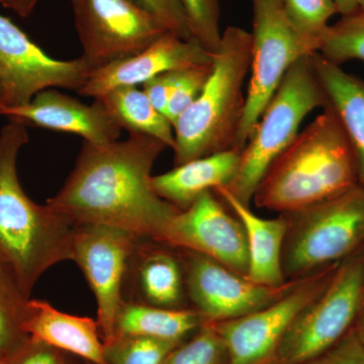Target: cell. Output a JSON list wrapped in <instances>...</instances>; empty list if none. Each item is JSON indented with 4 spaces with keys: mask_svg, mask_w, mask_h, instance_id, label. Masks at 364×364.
<instances>
[{
    "mask_svg": "<svg viewBox=\"0 0 364 364\" xmlns=\"http://www.w3.org/2000/svg\"><path fill=\"white\" fill-rule=\"evenodd\" d=\"M167 146L158 139L130 134L126 141L83 142L63 188L47 205L76 225H105L159 242L176 205L152 186L153 165Z\"/></svg>",
    "mask_w": 364,
    "mask_h": 364,
    "instance_id": "6da1fadb",
    "label": "cell"
},
{
    "mask_svg": "<svg viewBox=\"0 0 364 364\" xmlns=\"http://www.w3.org/2000/svg\"><path fill=\"white\" fill-rule=\"evenodd\" d=\"M28 142L25 124L9 122L0 130V262L31 299L43 273L73 258L77 225L26 195L16 165L18 153Z\"/></svg>",
    "mask_w": 364,
    "mask_h": 364,
    "instance_id": "7a4b0ae2",
    "label": "cell"
},
{
    "mask_svg": "<svg viewBox=\"0 0 364 364\" xmlns=\"http://www.w3.org/2000/svg\"><path fill=\"white\" fill-rule=\"evenodd\" d=\"M350 142L330 104L270 165L256 188V207L289 214L358 186Z\"/></svg>",
    "mask_w": 364,
    "mask_h": 364,
    "instance_id": "3957f363",
    "label": "cell"
},
{
    "mask_svg": "<svg viewBox=\"0 0 364 364\" xmlns=\"http://www.w3.org/2000/svg\"><path fill=\"white\" fill-rule=\"evenodd\" d=\"M251 33L233 26L223 32L207 85L173 124L176 166L235 149L245 109L243 85L251 67Z\"/></svg>",
    "mask_w": 364,
    "mask_h": 364,
    "instance_id": "277c9868",
    "label": "cell"
},
{
    "mask_svg": "<svg viewBox=\"0 0 364 364\" xmlns=\"http://www.w3.org/2000/svg\"><path fill=\"white\" fill-rule=\"evenodd\" d=\"M328 104L313 54L298 60L287 72L263 112L253 135L242 150L236 176L225 188L239 202L250 205L263 176L298 136L304 119Z\"/></svg>",
    "mask_w": 364,
    "mask_h": 364,
    "instance_id": "5b68a950",
    "label": "cell"
},
{
    "mask_svg": "<svg viewBox=\"0 0 364 364\" xmlns=\"http://www.w3.org/2000/svg\"><path fill=\"white\" fill-rule=\"evenodd\" d=\"M287 232L282 252L287 282L304 279L364 249V189L282 214Z\"/></svg>",
    "mask_w": 364,
    "mask_h": 364,
    "instance_id": "8992f818",
    "label": "cell"
},
{
    "mask_svg": "<svg viewBox=\"0 0 364 364\" xmlns=\"http://www.w3.org/2000/svg\"><path fill=\"white\" fill-rule=\"evenodd\" d=\"M364 296V249L341 261L329 284L287 330L277 351L279 364L317 358L353 327Z\"/></svg>",
    "mask_w": 364,
    "mask_h": 364,
    "instance_id": "52a82bcc",
    "label": "cell"
},
{
    "mask_svg": "<svg viewBox=\"0 0 364 364\" xmlns=\"http://www.w3.org/2000/svg\"><path fill=\"white\" fill-rule=\"evenodd\" d=\"M253 11L252 70L235 149H244L275 91L298 60L317 53L299 37L280 0H250Z\"/></svg>",
    "mask_w": 364,
    "mask_h": 364,
    "instance_id": "ba28073f",
    "label": "cell"
},
{
    "mask_svg": "<svg viewBox=\"0 0 364 364\" xmlns=\"http://www.w3.org/2000/svg\"><path fill=\"white\" fill-rule=\"evenodd\" d=\"M82 56L91 71L130 58L168 32L131 0H71Z\"/></svg>",
    "mask_w": 364,
    "mask_h": 364,
    "instance_id": "9c48e42d",
    "label": "cell"
},
{
    "mask_svg": "<svg viewBox=\"0 0 364 364\" xmlns=\"http://www.w3.org/2000/svg\"><path fill=\"white\" fill-rule=\"evenodd\" d=\"M337 264L299 279L279 299L259 310L214 327L224 342L227 364H268L294 321L324 291Z\"/></svg>",
    "mask_w": 364,
    "mask_h": 364,
    "instance_id": "30bf717a",
    "label": "cell"
},
{
    "mask_svg": "<svg viewBox=\"0 0 364 364\" xmlns=\"http://www.w3.org/2000/svg\"><path fill=\"white\" fill-rule=\"evenodd\" d=\"M91 69L85 60H57L9 18L0 16V90L6 107L30 104L48 88L80 90Z\"/></svg>",
    "mask_w": 364,
    "mask_h": 364,
    "instance_id": "8fae6325",
    "label": "cell"
},
{
    "mask_svg": "<svg viewBox=\"0 0 364 364\" xmlns=\"http://www.w3.org/2000/svg\"><path fill=\"white\" fill-rule=\"evenodd\" d=\"M140 237L105 225H77L73 258L85 273L97 304V324L102 342L114 338L117 314L124 303L123 287Z\"/></svg>",
    "mask_w": 364,
    "mask_h": 364,
    "instance_id": "7c38bea8",
    "label": "cell"
},
{
    "mask_svg": "<svg viewBox=\"0 0 364 364\" xmlns=\"http://www.w3.org/2000/svg\"><path fill=\"white\" fill-rule=\"evenodd\" d=\"M182 259L186 294L203 324L226 322L255 312L284 296L299 280L279 287H264L198 253L184 251Z\"/></svg>",
    "mask_w": 364,
    "mask_h": 364,
    "instance_id": "4fadbf2b",
    "label": "cell"
},
{
    "mask_svg": "<svg viewBox=\"0 0 364 364\" xmlns=\"http://www.w3.org/2000/svg\"><path fill=\"white\" fill-rule=\"evenodd\" d=\"M159 243L210 258L230 269L247 275L248 246L245 231L214 191H205L170 220Z\"/></svg>",
    "mask_w": 364,
    "mask_h": 364,
    "instance_id": "5bb4252c",
    "label": "cell"
},
{
    "mask_svg": "<svg viewBox=\"0 0 364 364\" xmlns=\"http://www.w3.org/2000/svg\"><path fill=\"white\" fill-rule=\"evenodd\" d=\"M214 55L195 39L183 40L166 32L150 47L130 58L91 72L78 95L95 100L119 86L144 85L165 72L212 64Z\"/></svg>",
    "mask_w": 364,
    "mask_h": 364,
    "instance_id": "9a60e30c",
    "label": "cell"
},
{
    "mask_svg": "<svg viewBox=\"0 0 364 364\" xmlns=\"http://www.w3.org/2000/svg\"><path fill=\"white\" fill-rule=\"evenodd\" d=\"M1 116L26 127L76 134L97 146L117 142L122 133L100 100L85 105L55 88L40 91L23 107H6Z\"/></svg>",
    "mask_w": 364,
    "mask_h": 364,
    "instance_id": "2e32d148",
    "label": "cell"
},
{
    "mask_svg": "<svg viewBox=\"0 0 364 364\" xmlns=\"http://www.w3.org/2000/svg\"><path fill=\"white\" fill-rule=\"evenodd\" d=\"M23 330L31 339L90 361L107 364L97 321L60 312L48 301L30 299Z\"/></svg>",
    "mask_w": 364,
    "mask_h": 364,
    "instance_id": "e0dca14e",
    "label": "cell"
},
{
    "mask_svg": "<svg viewBox=\"0 0 364 364\" xmlns=\"http://www.w3.org/2000/svg\"><path fill=\"white\" fill-rule=\"evenodd\" d=\"M214 193L231 208L245 231L248 246V272L246 277L255 284L279 287L287 284L282 269V252L287 232L284 215L265 219L252 212L250 205H243L225 188Z\"/></svg>",
    "mask_w": 364,
    "mask_h": 364,
    "instance_id": "ac0fdd59",
    "label": "cell"
},
{
    "mask_svg": "<svg viewBox=\"0 0 364 364\" xmlns=\"http://www.w3.org/2000/svg\"><path fill=\"white\" fill-rule=\"evenodd\" d=\"M241 151L231 149L198 158L152 177V186L160 198L179 210L189 207L205 191L226 188L240 165Z\"/></svg>",
    "mask_w": 364,
    "mask_h": 364,
    "instance_id": "d6986e66",
    "label": "cell"
},
{
    "mask_svg": "<svg viewBox=\"0 0 364 364\" xmlns=\"http://www.w3.org/2000/svg\"><path fill=\"white\" fill-rule=\"evenodd\" d=\"M139 239L131 258L136 291L141 301L138 303L166 309H184L186 273L183 260L167 249L144 244Z\"/></svg>",
    "mask_w": 364,
    "mask_h": 364,
    "instance_id": "ffe728a7",
    "label": "cell"
},
{
    "mask_svg": "<svg viewBox=\"0 0 364 364\" xmlns=\"http://www.w3.org/2000/svg\"><path fill=\"white\" fill-rule=\"evenodd\" d=\"M313 61L329 104L338 114L348 136L358 186L364 189V80L347 73L318 52L314 53Z\"/></svg>",
    "mask_w": 364,
    "mask_h": 364,
    "instance_id": "44dd1931",
    "label": "cell"
},
{
    "mask_svg": "<svg viewBox=\"0 0 364 364\" xmlns=\"http://www.w3.org/2000/svg\"><path fill=\"white\" fill-rule=\"evenodd\" d=\"M203 325L195 309H166L124 301L117 314L114 337L123 335L183 342Z\"/></svg>",
    "mask_w": 364,
    "mask_h": 364,
    "instance_id": "7402d4cb",
    "label": "cell"
},
{
    "mask_svg": "<svg viewBox=\"0 0 364 364\" xmlns=\"http://www.w3.org/2000/svg\"><path fill=\"white\" fill-rule=\"evenodd\" d=\"M97 100L122 130L153 136L173 150V126L136 86H119Z\"/></svg>",
    "mask_w": 364,
    "mask_h": 364,
    "instance_id": "603a6c76",
    "label": "cell"
},
{
    "mask_svg": "<svg viewBox=\"0 0 364 364\" xmlns=\"http://www.w3.org/2000/svg\"><path fill=\"white\" fill-rule=\"evenodd\" d=\"M28 301L0 262V364L13 358L31 339L23 330Z\"/></svg>",
    "mask_w": 364,
    "mask_h": 364,
    "instance_id": "cb8c5ba5",
    "label": "cell"
},
{
    "mask_svg": "<svg viewBox=\"0 0 364 364\" xmlns=\"http://www.w3.org/2000/svg\"><path fill=\"white\" fill-rule=\"evenodd\" d=\"M318 53L339 66L349 60L364 61V11L358 9L328 26Z\"/></svg>",
    "mask_w": 364,
    "mask_h": 364,
    "instance_id": "d4e9b609",
    "label": "cell"
},
{
    "mask_svg": "<svg viewBox=\"0 0 364 364\" xmlns=\"http://www.w3.org/2000/svg\"><path fill=\"white\" fill-rule=\"evenodd\" d=\"M287 18L306 44L318 52L328 21L338 13L335 0H280Z\"/></svg>",
    "mask_w": 364,
    "mask_h": 364,
    "instance_id": "484cf974",
    "label": "cell"
},
{
    "mask_svg": "<svg viewBox=\"0 0 364 364\" xmlns=\"http://www.w3.org/2000/svg\"><path fill=\"white\" fill-rule=\"evenodd\" d=\"M182 342L123 335L105 343L107 364H162Z\"/></svg>",
    "mask_w": 364,
    "mask_h": 364,
    "instance_id": "4316f807",
    "label": "cell"
},
{
    "mask_svg": "<svg viewBox=\"0 0 364 364\" xmlns=\"http://www.w3.org/2000/svg\"><path fill=\"white\" fill-rule=\"evenodd\" d=\"M226 348L213 324H203L195 336L170 352L162 364H223Z\"/></svg>",
    "mask_w": 364,
    "mask_h": 364,
    "instance_id": "83f0119b",
    "label": "cell"
},
{
    "mask_svg": "<svg viewBox=\"0 0 364 364\" xmlns=\"http://www.w3.org/2000/svg\"><path fill=\"white\" fill-rule=\"evenodd\" d=\"M193 39L212 53L219 49L222 32L219 0H181Z\"/></svg>",
    "mask_w": 364,
    "mask_h": 364,
    "instance_id": "f1b7e54d",
    "label": "cell"
},
{
    "mask_svg": "<svg viewBox=\"0 0 364 364\" xmlns=\"http://www.w3.org/2000/svg\"><path fill=\"white\" fill-rule=\"evenodd\" d=\"M212 69L213 63L189 67L179 72L178 81L165 112V117L172 126L182 112L188 109L200 97L210 78Z\"/></svg>",
    "mask_w": 364,
    "mask_h": 364,
    "instance_id": "f546056e",
    "label": "cell"
},
{
    "mask_svg": "<svg viewBox=\"0 0 364 364\" xmlns=\"http://www.w3.org/2000/svg\"><path fill=\"white\" fill-rule=\"evenodd\" d=\"M152 14L167 31L183 40L193 39L181 0H131Z\"/></svg>",
    "mask_w": 364,
    "mask_h": 364,
    "instance_id": "4dcf8cb0",
    "label": "cell"
},
{
    "mask_svg": "<svg viewBox=\"0 0 364 364\" xmlns=\"http://www.w3.org/2000/svg\"><path fill=\"white\" fill-rule=\"evenodd\" d=\"M301 364H364V347L352 327L331 348Z\"/></svg>",
    "mask_w": 364,
    "mask_h": 364,
    "instance_id": "1f68e13d",
    "label": "cell"
},
{
    "mask_svg": "<svg viewBox=\"0 0 364 364\" xmlns=\"http://www.w3.org/2000/svg\"><path fill=\"white\" fill-rule=\"evenodd\" d=\"M179 72L181 70L165 72L146 81L143 85L144 92L163 114L166 112L167 105L178 81Z\"/></svg>",
    "mask_w": 364,
    "mask_h": 364,
    "instance_id": "d6a6232c",
    "label": "cell"
},
{
    "mask_svg": "<svg viewBox=\"0 0 364 364\" xmlns=\"http://www.w3.org/2000/svg\"><path fill=\"white\" fill-rule=\"evenodd\" d=\"M4 364H64V360L57 349L30 339L20 351Z\"/></svg>",
    "mask_w": 364,
    "mask_h": 364,
    "instance_id": "836d02e7",
    "label": "cell"
},
{
    "mask_svg": "<svg viewBox=\"0 0 364 364\" xmlns=\"http://www.w3.org/2000/svg\"><path fill=\"white\" fill-rule=\"evenodd\" d=\"M38 2L39 0H0L2 6L14 11L21 18L30 16Z\"/></svg>",
    "mask_w": 364,
    "mask_h": 364,
    "instance_id": "e575fe53",
    "label": "cell"
},
{
    "mask_svg": "<svg viewBox=\"0 0 364 364\" xmlns=\"http://www.w3.org/2000/svg\"><path fill=\"white\" fill-rule=\"evenodd\" d=\"M335 2H336L338 13L343 16L355 13L359 9L358 0H335Z\"/></svg>",
    "mask_w": 364,
    "mask_h": 364,
    "instance_id": "d590c367",
    "label": "cell"
},
{
    "mask_svg": "<svg viewBox=\"0 0 364 364\" xmlns=\"http://www.w3.org/2000/svg\"><path fill=\"white\" fill-rule=\"evenodd\" d=\"M353 328L364 347V296L360 308H359L358 317H356L355 322H354Z\"/></svg>",
    "mask_w": 364,
    "mask_h": 364,
    "instance_id": "8d00e7d4",
    "label": "cell"
},
{
    "mask_svg": "<svg viewBox=\"0 0 364 364\" xmlns=\"http://www.w3.org/2000/svg\"><path fill=\"white\" fill-rule=\"evenodd\" d=\"M6 102H4V95H2L1 90H0V116L2 114V112L6 109Z\"/></svg>",
    "mask_w": 364,
    "mask_h": 364,
    "instance_id": "74e56055",
    "label": "cell"
},
{
    "mask_svg": "<svg viewBox=\"0 0 364 364\" xmlns=\"http://www.w3.org/2000/svg\"><path fill=\"white\" fill-rule=\"evenodd\" d=\"M358 9L364 11V0H358Z\"/></svg>",
    "mask_w": 364,
    "mask_h": 364,
    "instance_id": "f35d334b",
    "label": "cell"
},
{
    "mask_svg": "<svg viewBox=\"0 0 364 364\" xmlns=\"http://www.w3.org/2000/svg\"><path fill=\"white\" fill-rule=\"evenodd\" d=\"M64 364H65V363H64Z\"/></svg>",
    "mask_w": 364,
    "mask_h": 364,
    "instance_id": "ab89813d",
    "label": "cell"
}]
</instances>
